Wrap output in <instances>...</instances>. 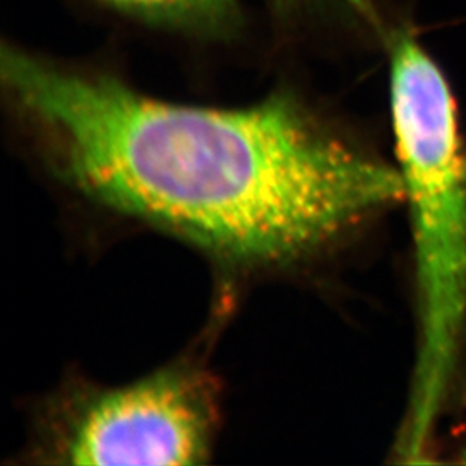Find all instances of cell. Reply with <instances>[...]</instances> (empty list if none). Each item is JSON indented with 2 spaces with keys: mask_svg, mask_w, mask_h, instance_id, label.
<instances>
[{
  "mask_svg": "<svg viewBox=\"0 0 466 466\" xmlns=\"http://www.w3.org/2000/svg\"><path fill=\"white\" fill-rule=\"evenodd\" d=\"M2 79L71 194L233 272L299 268L406 197L400 171L291 94L243 107L162 102L15 47Z\"/></svg>",
  "mask_w": 466,
  "mask_h": 466,
  "instance_id": "cell-1",
  "label": "cell"
},
{
  "mask_svg": "<svg viewBox=\"0 0 466 466\" xmlns=\"http://www.w3.org/2000/svg\"><path fill=\"white\" fill-rule=\"evenodd\" d=\"M390 107L410 201L420 348L406 426L433 433L466 323V177L458 107L444 71L410 31L387 47Z\"/></svg>",
  "mask_w": 466,
  "mask_h": 466,
  "instance_id": "cell-2",
  "label": "cell"
},
{
  "mask_svg": "<svg viewBox=\"0 0 466 466\" xmlns=\"http://www.w3.org/2000/svg\"><path fill=\"white\" fill-rule=\"evenodd\" d=\"M220 397L215 373L194 355L116 387L71 379L36 410L29 454L50 465H203Z\"/></svg>",
  "mask_w": 466,
  "mask_h": 466,
  "instance_id": "cell-3",
  "label": "cell"
},
{
  "mask_svg": "<svg viewBox=\"0 0 466 466\" xmlns=\"http://www.w3.org/2000/svg\"><path fill=\"white\" fill-rule=\"evenodd\" d=\"M137 17L199 31L228 29L238 20V0H105Z\"/></svg>",
  "mask_w": 466,
  "mask_h": 466,
  "instance_id": "cell-4",
  "label": "cell"
},
{
  "mask_svg": "<svg viewBox=\"0 0 466 466\" xmlns=\"http://www.w3.org/2000/svg\"><path fill=\"white\" fill-rule=\"evenodd\" d=\"M278 8L287 13H326L349 23L350 26L367 29L379 41L385 40L387 18L383 15V0H273Z\"/></svg>",
  "mask_w": 466,
  "mask_h": 466,
  "instance_id": "cell-5",
  "label": "cell"
}]
</instances>
